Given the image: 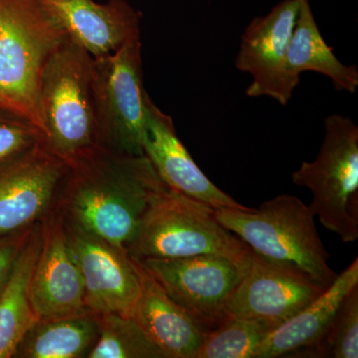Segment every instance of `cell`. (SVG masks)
I'll return each instance as SVG.
<instances>
[{
	"label": "cell",
	"mask_w": 358,
	"mask_h": 358,
	"mask_svg": "<svg viewBox=\"0 0 358 358\" xmlns=\"http://www.w3.org/2000/svg\"><path fill=\"white\" fill-rule=\"evenodd\" d=\"M274 327L255 320L229 317L205 334L195 358H255Z\"/></svg>",
	"instance_id": "obj_22"
},
{
	"label": "cell",
	"mask_w": 358,
	"mask_h": 358,
	"mask_svg": "<svg viewBox=\"0 0 358 358\" xmlns=\"http://www.w3.org/2000/svg\"><path fill=\"white\" fill-rule=\"evenodd\" d=\"M296 186L312 193L308 205L326 229L345 243L358 238V128L334 114L324 120V138L317 159L301 162L292 174Z\"/></svg>",
	"instance_id": "obj_6"
},
{
	"label": "cell",
	"mask_w": 358,
	"mask_h": 358,
	"mask_svg": "<svg viewBox=\"0 0 358 358\" xmlns=\"http://www.w3.org/2000/svg\"><path fill=\"white\" fill-rule=\"evenodd\" d=\"M326 289L296 266L271 260L252 250L248 267L226 306V315L275 329Z\"/></svg>",
	"instance_id": "obj_10"
},
{
	"label": "cell",
	"mask_w": 358,
	"mask_h": 358,
	"mask_svg": "<svg viewBox=\"0 0 358 358\" xmlns=\"http://www.w3.org/2000/svg\"><path fill=\"white\" fill-rule=\"evenodd\" d=\"M129 253L138 260L213 254L245 271L252 249L216 220L214 208L166 187L143 215Z\"/></svg>",
	"instance_id": "obj_5"
},
{
	"label": "cell",
	"mask_w": 358,
	"mask_h": 358,
	"mask_svg": "<svg viewBox=\"0 0 358 358\" xmlns=\"http://www.w3.org/2000/svg\"><path fill=\"white\" fill-rule=\"evenodd\" d=\"M288 69L299 81L306 71L324 75L331 79L336 91L353 94L358 87L357 66L345 65L334 55L333 47L322 38L308 0H300L289 42Z\"/></svg>",
	"instance_id": "obj_19"
},
{
	"label": "cell",
	"mask_w": 358,
	"mask_h": 358,
	"mask_svg": "<svg viewBox=\"0 0 358 358\" xmlns=\"http://www.w3.org/2000/svg\"><path fill=\"white\" fill-rule=\"evenodd\" d=\"M96 145L113 152L145 155L147 99L140 36L117 51L93 57Z\"/></svg>",
	"instance_id": "obj_7"
},
{
	"label": "cell",
	"mask_w": 358,
	"mask_h": 358,
	"mask_svg": "<svg viewBox=\"0 0 358 358\" xmlns=\"http://www.w3.org/2000/svg\"><path fill=\"white\" fill-rule=\"evenodd\" d=\"M40 246L39 222L30 230L0 292V358H13L21 339L39 320L30 299V282Z\"/></svg>",
	"instance_id": "obj_18"
},
{
	"label": "cell",
	"mask_w": 358,
	"mask_h": 358,
	"mask_svg": "<svg viewBox=\"0 0 358 358\" xmlns=\"http://www.w3.org/2000/svg\"><path fill=\"white\" fill-rule=\"evenodd\" d=\"M143 268V288L131 317L166 358H195L206 333Z\"/></svg>",
	"instance_id": "obj_16"
},
{
	"label": "cell",
	"mask_w": 358,
	"mask_h": 358,
	"mask_svg": "<svg viewBox=\"0 0 358 358\" xmlns=\"http://www.w3.org/2000/svg\"><path fill=\"white\" fill-rule=\"evenodd\" d=\"M32 227L0 237V292L10 274L16 257L27 239Z\"/></svg>",
	"instance_id": "obj_25"
},
{
	"label": "cell",
	"mask_w": 358,
	"mask_h": 358,
	"mask_svg": "<svg viewBox=\"0 0 358 358\" xmlns=\"http://www.w3.org/2000/svg\"><path fill=\"white\" fill-rule=\"evenodd\" d=\"M44 147L69 164L96 145L93 57L66 37L47 60L38 86Z\"/></svg>",
	"instance_id": "obj_2"
},
{
	"label": "cell",
	"mask_w": 358,
	"mask_h": 358,
	"mask_svg": "<svg viewBox=\"0 0 358 358\" xmlns=\"http://www.w3.org/2000/svg\"><path fill=\"white\" fill-rule=\"evenodd\" d=\"M98 334V315L91 312L39 320L21 339L13 357H87Z\"/></svg>",
	"instance_id": "obj_20"
},
{
	"label": "cell",
	"mask_w": 358,
	"mask_h": 358,
	"mask_svg": "<svg viewBox=\"0 0 358 358\" xmlns=\"http://www.w3.org/2000/svg\"><path fill=\"white\" fill-rule=\"evenodd\" d=\"M147 114L143 154L171 189L214 209H249L205 176L178 138L171 117L162 112L150 96L147 99Z\"/></svg>",
	"instance_id": "obj_14"
},
{
	"label": "cell",
	"mask_w": 358,
	"mask_h": 358,
	"mask_svg": "<svg viewBox=\"0 0 358 358\" xmlns=\"http://www.w3.org/2000/svg\"><path fill=\"white\" fill-rule=\"evenodd\" d=\"M66 238L82 275L85 305L96 315L131 317L143 288V268L126 250L64 218Z\"/></svg>",
	"instance_id": "obj_9"
},
{
	"label": "cell",
	"mask_w": 358,
	"mask_h": 358,
	"mask_svg": "<svg viewBox=\"0 0 358 358\" xmlns=\"http://www.w3.org/2000/svg\"><path fill=\"white\" fill-rule=\"evenodd\" d=\"M43 143V134L31 122L0 109V167Z\"/></svg>",
	"instance_id": "obj_24"
},
{
	"label": "cell",
	"mask_w": 358,
	"mask_h": 358,
	"mask_svg": "<svg viewBox=\"0 0 358 358\" xmlns=\"http://www.w3.org/2000/svg\"><path fill=\"white\" fill-rule=\"evenodd\" d=\"M216 220L259 255L291 264L324 288L336 279L310 206L294 195H278L257 209H214Z\"/></svg>",
	"instance_id": "obj_4"
},
{
	"label": "cell",
	"mask_w": 358,
	"mask_h": 358,
	"mask_svg": "<svg viewBox=\"0 0 358 358\" xmlns=\"http://www.w3.org/2000/svg\"><path fill=\"white\" fill-rule=\"evenodd\" d=\"M322 343L334 357H358V285L341 301Z\"/></svg>",
	"instance_id": "obj_23"
},
{
	"label": "cell",
	"mask_w": 358,
	"mask_h": 358,
	"mask_svg": "<svg viewBox=\"0 0 358 358\" xmlns=\"http://www.w3.org/2000/svg\"><path fill=\"white\" fill-rule=\"evenodd\" d=\"M166 187L145 155L96 145L68 164L56 208L66 220L129 252L148 207Z\"/></svg>",
	"instance_id": "obj_1"
},
{
	"label": "cell",
	"mask_w": 358,
	"mask_h": 358,
	"mask_svg": "<svg viewBox=\"0 0 358 358\" xmlns=\"http://www.w3.org/2000/svg\"><path fill=\"white\" fill-rule=\"evenodd\" d=\"M40 224L41 246L30 282V299L39 320L89 312L83 279L68 245L62 213L55 208Z\"/></svg>",
	"instance_id": "obj_13"
},
{
	"label": "cell",
	"mask_w": 358,
	"mask_h": 358,
	"mask_svg": "<svg viewBox=\"0 0 358 358\" xmlns=\"http://www.w3.org/2000/svg\"><path fill=\"white\" fill-rule=\"evenodd\" d=\"M138 261L205 333L227 320L226 306L244 273L230 259L203 254Z\"/></svg>",
	"instance_id": "obj_8"
},
{
	"label": "cell",
	"mask_w": 358,
	"mask_h": 358,
	"mask_svg": "<svg viewBox=\"0 0 358 358\" xmlns=\"http://www.w3.org/2000/svg\"><path fill=\"white\" fill-rule=\"evenodd\" d=\"M358 285V259L336 275L334 282L310 305L268 334L255 358H275L301 348L320 346L341 301Z\"/></svg>",
	"instance_id": "obj_17"
},
{
	"label": "cell",
	"mask_w": 358,
	"mask_h": 358,
	"mask_svg": "<svg viewBox=\"0 0 358 358\" xmlns=\"http://www.w3.org/2000/svg\"><path fill=\"white\" fill-rule=\"evenodd\" d=\"M66 36L92 57L108 55L140 36L141 14L126 0H39Z\"/></svg>",
	"instance_id": "obj_15"
},
{
	"label": "cell",
	"mask_w": 358,
	"mask_h": 358,
	"mask_svg": "<svg viewBox=\"0 0 358 358\" xmlns=\"http://www.w3.org/2000/svg\"><path fill=\"white\" fill-rule=\"evenodd\" d=\"M68 164L43 143L0 167V237L28 229L57 205Z\"/></svg>",
	"instance_id": "obj_12"
},
{
	"label": "cell",
	"mask_w": 358,
	"mask_h": 358,
	"mask_svg": "<svg viewBox=\"0 0 358 358\" xmlns=\"http://www.w3.org/2000/svg\"><path fill=\"white\" fill-rule=\"evenodd\" d=\"M66 37L39 0H0V109L41 131L40 76Z\"/></svg>",
	"instance_id": "obj_3"
},
{
	"label": "cell",
	"mask_w": 358,
	"mask_h": 358,
	"mask_svg": "<svg viewBox=\"0 0 358 358\" xmlns=\"http://www.w3.org/2000/svg\"><path fill=\"white\" fill-rule=\"evenodd\" d=\"M300 0H282L262 17H255L241 37L235 66L252 77L250 98L268 96L287 106L301 81L288 69L289 42Z\"/></svg>",
	"instance_id": "obj_11"
},
{
	"label": "cell",
	"mask_w": 358,
	"mask_h": 358,
	"mask_svg": "<svg viewBox=\"0 0 358 358\" xmlns=\"http://www.w3.org/2000/svg\"><path fill=\"white\" fill-rule=\"evenodd\" d=\"M99 334L88 358H166L129 315H98Z\"/></svg>",
	"instance_id": "obj_21"
}]
</instances>
